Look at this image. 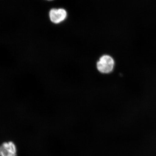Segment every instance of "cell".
I'll use <instances>...</instances> for the list:
<instances>
[{
	"mask_svg": "<svg viewBox=\"0 0 156 156\" xmlns=\"http://www.w3.org/2000/svg\"><path fill=\"white\" fill-rule=\"evenodd\" d=\"M114 58L108 54H104L99 57L96 63L98 71L103 74L110 73L114 69Z\"/></svg>",
	"mask_w": 156,
	"mask_h": 156,
	"instance_id": "cell-1",
	"label": "cell"
},
{
	"mask_svg": "<svg viewBox=\"0 0 156 156\" xmlns=\"http://www.w3.org/2000/svg\"><path fill=\"white\" fill-rule=\"evenodd\" d=\"M50 21L54 24L61 23L66 19L67 12L62 9H52L49 13Z\"/></svg>",
	"mask_w": 156,
	"mask_h": 156,
	"instance_id": "cell-2",
	"label": "cell"
},
{
	"mask_svg": "<svg viewBox=\"0 0 156 156\" xmlns=\"http://www.w3.org/2000/svg\"><path fill=\"white\" fill-rule=\"evenodd\" d=\"M0 156H17V149L14 143L5 142L0 146Z\"/></svg>",
	"mask_w": 156,
	"mask_h": 156,
	"instance_id": "cell-3",
	"label": "cell"
},
{
	"mask_svg": "<svg viewBox=\"0 0 156 156\" xmlns=\"http://www.w3.org/2000/svg\"><path fill=\"white\" fill-rule=\"evenodd\" d=\"M48 1H51V0H48Z\"/></svg>",
	"mask_w": 156,
	"mask_h": 156,
	"instance_id": "cell-4",
	"label": "cell"
}]
</instances>
